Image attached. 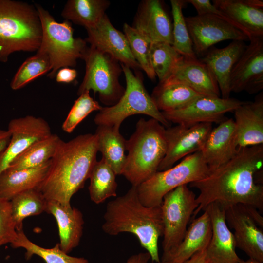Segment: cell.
<instances>
[{"label":"cell","instance_id":"obj_1","mask_svg":"<svg viewBox=\"0 0 263 263\" xmlns=\"http://www.w3.org/2000/svg\"><path fill=\"white\" fill-rule=\"evenodd\" d=\"M263 168V144L238 148L229 161L189 186L199 191L192 218L209 204H243L263 209V186L257 180Z\"/></svg>","mask_w":263,"mask_h":263},{"label":"cell","instance_id":"obj_2","mask_svg":"<svg viewBox=\"0 0 263 263\" xmlns=\"http://www.w3.org/2000/svg\"><path fill=\"white\" fill-rule=\"evenodd\" d=\"M98 151L95 134L79 135L67 142L62 140L37 189L47 201L71 205L72 196L89 179Z\"/></svg>","mask_w":263,"mask_h":263},{"label":"cell","instance_id":"obj_3","mask_svg":"<svg viewBox=\"0 0 263 263\" xmlns=\"http://www.w3.org/2000/svg\"><path fill=\"white\" fill-rule=\"evenodd\" d=\"M103 218L104 233L134 235L152 261L160 263L158 242L163 233L161 207L144 206L139 199L137 187L132 186L125 194L109 201Z\"/></svg>","mask_w":263,"mask_h":263},{"label":"cell","instance_id":"obj_4","mask_svg":"<svg viewBox=\"0 0 263 263\" xmlns=\"http://www.w3.org/2000/svg\"><path fill=\"white\" fill-rule=\"evenodd\" d=\"M165 128L151 118L140 119L135 132L127 140L125 164L122 174L132 186H138L157 171L166 152Z\"/></svg>","mask_w":263,"mask_h":263},{"label":"cell","instance_id":"obj_5","mask_svg":"<svg viewBox=\"0 0 263 263\" xmlns=\"http://www.w3.org/2000/svg\"><path fill=\"white\" fill-rule=\"evenodd\" d=\"M42 27L37 9L28 4L0 0V61L17 51H37Z\"/></svg>","mask_w":263,"mask_h":263},{"label":"cell","instance_id":"obj_6","mask_svg":"<svg viewBox=\"0 0 263 263\" xmlns=\"http://www.w3.org/2000/svg\"><path fill=\"white\" fill-rule=\"evenodd\" d=\"M36 7L42 27L41 41L37 52L49 58L51 71L48 76L54 78L60 68L75 67L77 59H83L88 47L85 40L74 38L70 21L58 22L48 11L40 6Z\"/></svg>","mask_w":263,"mask_h":263},{"label":"cell","instance_id":"obj_7","mask_svg":"<svg viewBox=\"0 0 263 263\" xmlns=\"http://www.w3.org/2000/svg\"><path fill=\"white\" fill-rule=\"evenodd\" d=\"M121 65L126 82L124 93L115 104L102 107L94 118L95 124L119 129L126 118L142 114L156 119L164 127H170V123L157 109L146 91L141 76L134 75L130 68L122 64Z\"/></svg>","mask_w":263,"mask_h":263},{"label":"cell","instance_id":"obj_8","mask_svg":"<svg viewBox=\"0 0 263 263\" xmlns=\"http://www.w3.org/2000/svg\"><path fill=\"white\" fill-rule=\"evenodd\" d=\"M209 172L201 152H195L169 169L157 171L137 186L139 199L146 207L161 206L167 193L182 185L204 179Z\"/></svg>","mask_w":263,"mask_h":263},{"label":"cell","instance_id":"obj_9","mask_svg":"<svg viewBox=\"0 0 263 263\" xmlns=\"http://www.w3.org/2000/svg\"><path fill=\"white\" fill-rule=\"evenodd\" d=\"M198 206L195 194L187 185L179 186L164 196L161 205L163 239L160 262L165 261L180 244Z\"/></svg>","mask_w":263,"mask_h":263},{"label":"cell","instance_id":"obj_10","mask_svg":"<svg viewBox=\"0 0 263 263\" xmlns=\"http://www.w3.org/2000/svg\"><path fill=\"white\" fill-rule=\"evenodd\" d=\"M86 71L77 94L93 90L98 93L100 101L108 106L115 104L125 90L119 81L122 71L119 62L108 54L90 46L83 59Z\"/></svg>","mask_w":263,"mask_h":263},{"label":"cell","instance_id":"obj_11","mask_svg":"<svg viewBox=\"0 0 263 263\" xmlns=\"http://www.w3.org/2000/svg\"><path fill=\"white\" fill-rule=\"evenodd\" d=\"M223 207L226 224L234 230L236 247L263 263V218L257 209L243 204Z\"/></svg>","mask_w":263,"mask_h":263},{"label":"cell","instance_id":"obj_12","mask_svg":"<svg viewBox=\"0 0 263 263\" xmlns=\"http://www.w3.org/2000/svg\"><path fill=\"white\" fill-rule=\"evenodd\" d=\"M185 20L196 55L224 40H249L244 32L217 15H196L185 17Z\"/></svg>","mask_w":263,"mask_h":263},{"label":"cell","instance_id":"obj_13","mask_svg":"<svg viewBox=\"0 0 263 263\" xmlns=\"http://www.w3.org/2000/svg\"><path fill=\"white\" fill-rule=\"evenodd\" d=\"M212 129V123L208 122L168 127L165 129L166 152L158 171L169 169L181 159L201 151Z\"/></svg>","mask_w":263,"mask_h":263},{"label":"cell","instance_id":"obj_14","mask_svg":"<svg viewBox=\"0 0 263 263\" xmlns=\"http://www.w3.org/2000/svg\"><path fill=\"white\" fill-rule=\"evenodd\" d=\"M244 102L238 99L202 95L180 109L162 112L169 122L186 125L200 123H219L225 113L233 112Z\"/></svg>","mask_w":263,"mask_h":263},{"label":"cell","instance_id":"obj_15","mask_svg":"<svg viewBox=\"0 0 263 263\" xmlns=\"http://www.w3.org/2000/svg\"><path fill=\"white\" fill-rule=\"evenodd\" d=\"M249 42L232 71L231 92L253 94L263 89V37L252 38Z\"/></svg>","mask_w":263,"mask_h":263},{"label":"cell","instance_id":"obj_16","mask_svg":"<svg viewBox=\"0 0 263 263\" xmlns=\"http://www.w3.org/2000/svg\"><path fill=\"white\" fill-rule=\"evenodd\" d=\"M7 130L11 138L6 148L0 152V175L31 144L52 134L45 120L32 115L12 119Z\"/></svg>","mask_w":263,"mask_h":263},{"label":"cell","instance_id":"obj_17","mask_svg":"<svg viewBox=\"0 0 263 263\" xmlns=\"http://www.w3.org/2000/svg\"><path fill=\"white\" fill-rule=\"evenodd\" d=\"M86 30L88 37L85 40L91 46L131 69H141L132 55L126 36L114 28L106 14L96 25Z\"/></svg>","mask_w":263,"mask_h":263},{"label":"cell","instance_id":"obj_18","mask_svg":"<svg viewBox=\"0 0 263 263\" xmlns=\"http://www.w3.org/2000/svg\"><path fill=\"white\" fill-rule=\"evenodd\" d=\"M206 210L210 217L212 236L206 248L208 263H236L241 260L235 251V241L225 218L223 207L214 202L207 205Z\"/></svg>","mask_w":263,"mask_h":263},{"label":"cell","instance_id":"obj_19","mask_svg":"<svg viewBox=\"0 0 263 263\" xmlns=\"http://www.w3.org/2000/svg\"><path fill=\"white\" fill-rule=\"evenodd\" d=\"M212 3L244 32L249 40L263 37L262 0H213Z\"/></svg>","mask_w":263,"mask_h":263},{"label":"cell","instance_id":"obj_20","mask_svg":"<svg viewBox=\"0 0 263 263\" xmlns=\"http://www.w3.org/2000/svg\"><path fill=\"white\" fill-rule=\"evenodd\" d=\"M151 43L173 44L172 23L159 0L142 1L132 26Z\"/></svg>","mask_w":263,"mask_h":263},{"label":"cell","instance_id":"obj_21","mask_svg":"<svg viewBox=\"0 0 263 263\" xmlns=\"http://www.w3.org/2000/svg\"><path fill=\"white\" fill-rule=\"evenodd\" d=\"M238 151L235 122L229 118L211 130L201 152L211 171L232 159Z\"/></svg>","mask_w":263,"mask_h":263},{"label":"cell","instance_id":"obj_22","mask_svg":"<svg viewBox=\"0 0 263 263\" xmlns=\"http://www.w3.org/2000/svg\"><path fill=\"white\" fill-rule=\"evenodd\" d=\"M238 148L263 144V93L233 111Z\"/></svg>","mask_w":263,"mask_h":263},{"label":"cell","instance_id":"obj_23","mask_svg":"<svg viewBox=\"0 0 263 263\" xmlns=\"http://www.w3.org/2000/svg\"><path fill=\"white\" fill-rule=\"evenodd\" d=\"M245 47L244 41L233 40L224 48L208 50L201 60L213 74L223 98H230L231 72Z\"/></svg>","mask_w":263,"mask_h":263},{"label":"cell","instance_id":"obj_24","mask_svg":"<svg viewBox=\"0 0 263 263\" xmlns=\"http://www.w3.org/2000/svg\"><path fill=\"white\" fill-rule=\"evenodd\" d=\"M46 212L56 219L58 227L60 249L68 254L77 247L83 234L84 221L82 212L71 205L47 201Z\"/></svg>","mask_w":263,"mask_h":263},{"label":"cell","instance_id":"obj_25","mask_svg":"<svg viewBox=\"0 0 263 263\" xmlns=\"http://www.w3.org/2000/svg\"><path fill=\"white\" fill-rule=\"evenodd\" d=\"M165 80L182 82L204 95L215 97L221 95L212 72L206 64L197 58L188 59L183 57L171 75Z\"/></svg>","mask_w":263,"mask_h":263},{"label":"cell","instance_id":"obj_26","mask_svg":"<svg viewBox=\"0 0 263 263\" xmlns=\"http://www.w3.org/2000/svg\"><path fill=\"white\" fill-rule=\"evenodd\" d=\"M212 236L211 223L206 210L193 219L176 249L160 263H183L197 252L207 248Z\"/></svg>","mask_w":263,"mask_h":263},{"label":"cell","instance_id":"obj_27","mask_svg":"<svg viewBox=\"0 0 263 263\" xmlns=\"http://www.w3.org/2000/svg\"><path fill=\"white\" fill-rule=\"evenodd\" d=\"M51 160L36 167L5 169L0 175V197L10 201L21 192L37 189L47 173Z\"/></svg>","mask_w":263,"mask_h":263},{"label":"cell","instance_id":"obj_28","mask_svg":"<svg viewBox=\"0 0 263 263\" xmlns=\"http://www.w3.org/2000/svg\"><path fill=\"white\" fill-rule=\"evenodd\" d=\"M94 134L102 158L116 175H121L126 160L127 140L120 133L119 129L112 126H97Z\"/></svg>","mask_w":263,"mask_h":263},{"label":"cell","instance_id":"obj_29","mask_svg":"<svg viewBox=\"0 0 263 263\" xmlns=\"http://www.w3.org/2000/svg\"><path fill=\"white\" fill-rule=\"evenodd\" d=\"M202 95L185 84L174 80H165L154 88L151 97L161 112L183 108Z\"/></svg>","mask_w":263,"mask_h":263},{"label":"cell","instance_id":"obj_30","mask_svg":"<svg viewBox=\"0 0 263 263\" xmlns=\"http://www.w3.org/2000/svg\"><path fill=\"white\" fill-rule=\"evenodd\" d=\"M109 5L110 1L106 0H70L65 5L61 16L65 20L87 29L99 22Z\"/></svg>","mask_w":263,"mask_h":263},{"label":"cell","instance_id":"obj_31","mask_svg":"<svg viewBox=\"0 0 263 263\" xmlns=\"http://www.w3.org/2000/svg\"><path fill=\"white\" fill-rule=\"evenodd\" d=\"M62 139L56 134L37 140L19 155L7 168L19 170L33 168L50 161Z\"/></svg>","mask_w":263,"mask_h":263},{"label":"cell","instance_id":"obj_32","mask_svg":"<svg viewBox=\"0 0 263 263\" xmlns=\"http://www.w3.org/2000/svg\"><path fill=\"white\" fill-rule=\"evenodd\" d=\"M116 174L102 158L94 164L89 179V192L95 204L103 203L109 198L116 197L117 183Z\"/></svg>","mask_w":263,"mask_h":263},{"label":"cell","instance_id":"obj_33","mask_svg":"<svg viewBox=\"0 0 263 263\" xmlns=\"http://www.w3.org/2000/svg\"><path fill=\"white\" fill-rule=\"evenodd\" d=\"M17 232V238L11 245L13 248L21 247L25 249L26 260L36 255L46 263H89V261L83 257L71 256L65 253L60 249L59 243L51 248H44L31 242L24 234L23 229Z\"/></svg>","mask_w":263,"mask_h":263},{"label":"cell","instance_id":"obj_34","mask_svg":"<svg viewBox=\"0 0 263 263\" xmlns=\"http://www.w3.org/2000/svg\"><path fill=\"white\" fill-rule=\"evenodd\" d=\"M12 216L17 231L23 227V220L46 211L47 200L37 189L21 192L10 200Z\"/></svg>","mask_w":263,"mask_h":263},{"label":"cell","instance_id":"obj_35","mask_svg":"<svg viewBox=\"0 0 263 263\" xmlns=\"http://www.w3.org/2000/svg\"><path fill=\"white\" fill-rule=\"evenodd\" d=\"M186 0H171L172 24L173 44L175 49L185 58L197 59L192 43L187 26L183 9Z\"/></svg>","mask_w":263,"mask_h":263},{"label":"cell","instance_id":"obj_36","mask_svg":"<svg viewBox=\"0 0 263 263\" xmlns=\"http://www.w3.org/2000/svg\"><path fill=\"white\" fill-rule=\"evenodd\" d=\"M183 57L169 43L158 42L151 44V64L159 82L164 81L171 75Z\"/></svg>","mask_w":263,"mask_h":263},{"label":"cell","instance_id":"obj_37","mask_svg":"<svg viewBox=\"0 0 263 263\" xmlns=\"http://www.w3.org/2000/svg\"><path fill=\"white\" fill-rule=\"evenodd\" d=\"M123 31L134 59L148 77L154 80L156 76L151 62V42L134 28L127 23L124 24Z\"/></svg>","mask_w":263,"mask_h":263},{"label":"cell","instance_id":"obj_38","mask_svg":"<svg viewBox=\"0 0 263 263\" xmlns=\"http://www.w3.org/2000/svg\"><path fill=\"white\" fill-rule=\"evenodd\" d=\"M50 70L51 65L49 58L37 52L21 64L11 82V88L14 90L19 89Z\"/></svg>","mask_w":263,"mask_h":263},{"label":"cell","instance_id":"obj_39","mask_svg":"<svg viewBox=\"0 0 263 263\" xmlns=\"http://www.w3.org/2000/svg\"><path fill=\"white\" fill-rule=\"evenodd\" d=\"M102 108L98 102L90 96L89 91H84L75 100L62 124L63 130L67 133L72 132L90 113L95 111H100Z\"/></svg>","mask_w":263,"mask_h":263},{"label":"cell","instance_id":"obj_40","mask_svg":"<svg viewBox=\"0 0 263 263\" xmlns=\"http://www.w3.org/2000/svg\"><path fill=\"white\" fill-rule=\"evenodd\" d=\"M17 235L10 201L0 197V242L3 245L11 244Z\"/></svg>","mask_w":263,"mask_h":263},{"label":"cell","instance_id":"obj_41","mask_svg":"<svg viewBox=\"0 0 263 263\" xmlns=\"http://www.w3.org/2000/svg\"><path fill=\"white\" fill-rule=\"evenodd\" d=\"M186 1L192 5L197 12V15H215L232 24L224 13L215 6L209 0H188Z\"/></svg>","mask_w":263,"mask_h":263},{"label":"cell","instance_id":"obj_42","mask_svg":"<svg viewBox=\"0 0 263 263\" xmlns=\"http://www.w3.org/2000/svg\"><path fill=\"white\" fill-rule=\"evenodd\" d=\"M77 75V71L75 69L62 68L57 71L56 75V81L59 83H69L76 78Z\"/></svg>","mask_w":263,"mask_h":263},{"label":"cell","instance_id":"obj_43","mask_svg":"<svg viewBox=\"0 0 263 263\" xmlns=\"http://www.w3.org/2000/svg\"><path fill=\"white\" fill-rule=\"evenodd\" d=\"M151 259L148 252H140L131 256L126 263H149Z\"/></svg>","mask_w":263,"mask_h":263},{"label":"cell","instance_id":"obj_44","mask_svg":"<svg viewBox=\"0 0 263 263\" xmlns=\"http://www.w3.org/2000/svg\"><path fill=\"white\" fill-rule=\"evenodd\" d=\"M183 263H208L206 256V248L197 252Z\"/></svg>","mask_w":263,"mask_h":263},{"label":"cell","instance_id":"obj_45","mask_svg":"<svg viewBox=\"0 0 263 263\" xmlns=\"http://www.w3.org/2000/svg\"><path fill=\"white\" fill-rule=\"evenodd\" d=\"M11 134L8 130L0 128V152L3 150L8 145Z\"/></svg>","mask_w":263,"mask_h":263},{"label":"cell","instance_id":"obj_46","mask_svg":"<svg viewBox=\"0 0 263 263\" xmlns=\"http://www.w3.org/2000/svg\"><path fill=\"white\" fill-rule=\"evenodd\" d=\"M236 263H263L256 260L249 258V259L244 261L241 259L240 261L237 262Z\"/></svg>","mask_w":263,"mask_h":263},{"label":"cell","instance_id":"obj_47","mask_svg":"<svg viewBox=\"0 0 263 263\" xmlns=\"http://www.w3.org/2000/svg\"><path fill=\"white\" fill-rule=\"evenodd\" d=\"M2 245H3L2 244L1 242H0V247L1 246H2Z\"/></svg>","mask_w":263,"mask_h":263}]
</instances>
